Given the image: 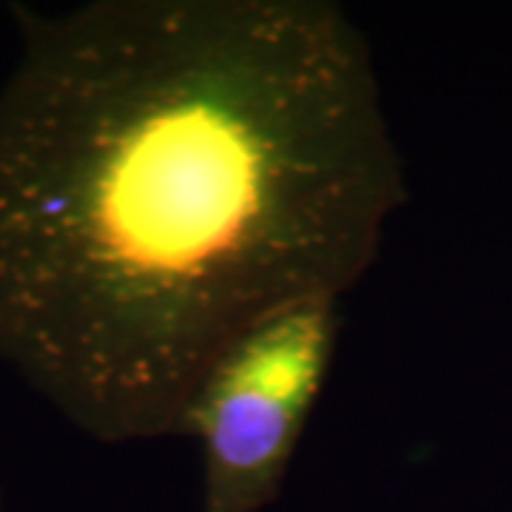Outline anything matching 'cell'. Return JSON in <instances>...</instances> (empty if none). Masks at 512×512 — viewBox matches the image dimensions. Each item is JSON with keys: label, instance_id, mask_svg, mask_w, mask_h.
<instances>
[{"label": "cell", "instance_id": "2", "mask_svg": "<svg viewBox=\"0 0 512 512\" xmlns=\"http://www.w3.org/2000/svg\"><path fill=\"white\" fill-rule=\"evenodd\" d=\"M342 330L339 299L316 296L262 316L205 367L174 436L202 450V512H262L288 476Z\"/></svg>", "mask_w": 512, "mask_h": 512}, {"label": "cell", "instance_id": "1", "mask_svg": "<svg viewBox=\"0 0 512 512\" xmlns=\"http://www.w3.org/2000/svg\"><path fill=\"white\" fill-rule=\"evenodd\" d=\"M15 20L0 359L97 441L174 436L231 339L376 262L407 183L370 46L325 0Z\"/></svg>", "mask_w": 512, "mask_h": 512}]
</instances>
